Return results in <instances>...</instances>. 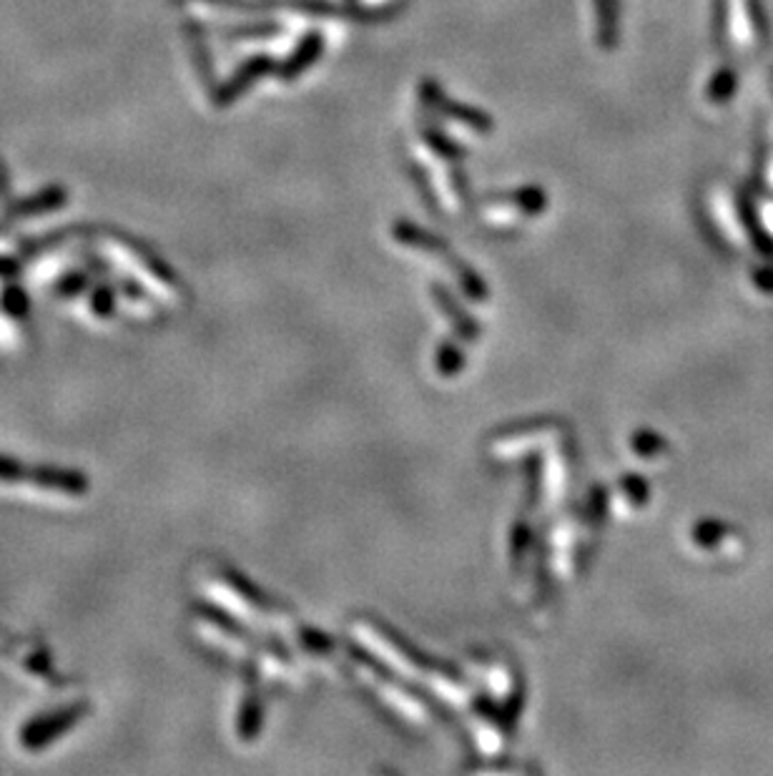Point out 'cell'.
I'll return each mask as SVG.
<instances>
[{"mask_svg": "<svg viewBox=\"0 0 773 776\" xmlns=\"http://www.w3.org/2000/svg\"><path fill=\"white\" fill-rule=\"evenodd\" d=\"M83 714H86V704H76L31 721L21 734L23 746H26V749H43V746L53 744L58 736L66 734L68 729H73V726L83 719Z\"/></svg>", "mask_w": 773, "mask_h": 776, "instance_id": "6da1fadb", "label": "cell"}, {"mask_svg": "<svg viewBox=\"0 0 773 776\" xmlns=\"http://www.w3.org/2000/svg\"><path fill=\"white\" fill-rule=\"evenodd\" d=\"M28 478H31L28 465L0 455V483H28Z\"/></svg>", "mask_w": 773, "mask_h": 776, "instance_id": "7a4b0ae2", "label": "cell"}]
</instances>
